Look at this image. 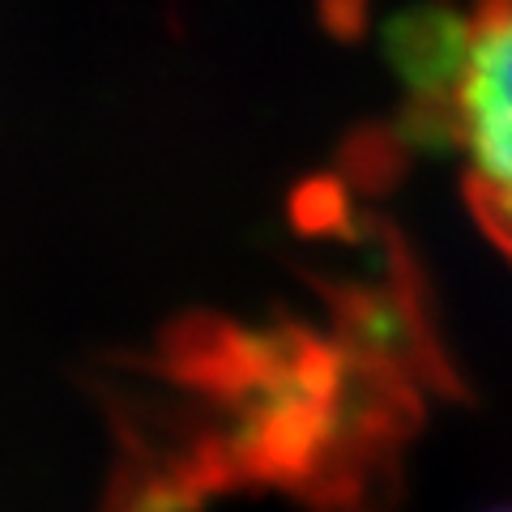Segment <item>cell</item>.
Returning <instances> with one entry per match:
<instances>
[{
	"mask_svg": "<svg viewBox=\"0 0 512 512\" xmlns=\"http://www.w3.org/2000/svg\"><path fill=\"white\" fill-rule=\"evenodd\" d=\"M410 43L414 82L457 154L466 201L512 252V0H474Z\"/></svg>",
	"mask_w": 512,
	"mask_h": 512,
	"instance_id": "6da1fadb",
	"label": "cell"
}]
</instances>
